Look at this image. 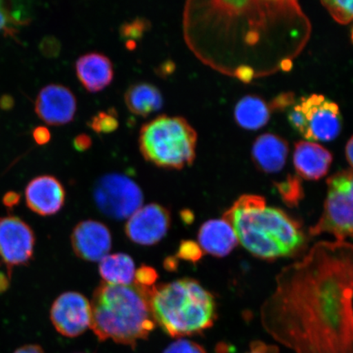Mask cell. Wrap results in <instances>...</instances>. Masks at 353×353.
I'll return each instance as SVG.
<instances>
[{
    "instance_id": "6da1fadb",
    "label": "cell",
    "mask_w": 353,
    "mask_h": 353,
    "mask_svg": "<svg viewBox=\"0 0 353 353\" xmlns=\"http://www.w3.org/2000/svg\"><path fill=\"white\" fill-rule=\"evenodd\" d=\"M260 319L295 353H353V244L320 241L282 269Z\"/></svg>"
},
{
    "instance_id": "7a4b0ae2",
    "label": "cell",
    "mask_w": 353,
    "mask_h": 353,
    "mask_svg": "<svg viewBox=\"0 0 353 353\" xmlns=\"http://www.w3.org/2000/svg\"><path fill=\"white\" fill-rule=\"evenodd\" d=\"M223 219L231 225L245 249L267 261L289 257L305 242L301 224L285 211L267 207L262 196H241L224 212Z\"/></svg>"
},
{
    "instance_id": "3957f363",
    "label": "cell",
    "mask_w": 353,
    "mask_h": 353,
    "mask_svg": "<svg viewBox=\"0 0 353 353\" xmlns=\"http://www.w3.org/2000/svg\"><path fill=\"white\" fill-rule=\"evenodd\" d=\"M152 287L104 282L96 289L90 327L100 341L112 339L134 348L148 338L157 325L150 302Z\"/></svg>"
},
{
    "instance_id": "277c9868",
    "label": "cell",
    "mask_w": 353,
    "mask_h": 353,
    "mask_svg": "<svg viewBox=\"0 0 353 353\" xmlns=\"http://www.w3.org/2000/svg\"><path fill=\"white\" fill-rule=\"evenodd\" d=\"M150 302L156 324L173 338L202 334L218 317L214 295L192 278L154 285Z\"/></svg>"
},
{
    "instance_id": "5b68a950",
    "label": "cell",
    "mask_w": 353,
    "mask_h": 353,
    "mask_svg": "<svg viewBox=\"0 0 353 353\" xmlns=\"http://www.w3.org/2000/svg\"><path fill=\"white\" fill-rule=\"evenodd\" d=\"M197 139L186 119L161 114L141 128L139 150L145 161L157 167L182 170L195 161Z\"/></svg>"
},
{
    "instance_id": "8992f818",
    "label": "cell",
    "mask_w": 353,
    "mask_h": 353,
    "mask_svg": "<svg viewBox=\"0 0 353 353\" xmlns=\"http://www.w3.org/2000/svg\"><path fill=\"white\" fill-rule=\"evenodd\" d=\"M327 195L323 211L309 235L328 233L344 241L353 238V170H344L331 175L326 181Z\"/></svg>"
},
{
    "instance_id": "52a82bcc",
    "label": "cell",
    "mask_w": 353,
    "mask_h": 353,
    "mask_svg": "<svg viewBox=\"0 0 353 353\" xmlns=\"http://www.w3.org/2000/svg\"><path fill=\"white\" fill-rule=\"evenodd\" d=\"M94 198L100 211L110 218H130L141 208L143 194L134 180L121 174H109L96 183Z\"/></svg>"
},
{
    "instance_id": "ba28073f",
    "label": "cell",
    "mask_w": 353,
    "mask_h": 353,
    "mask_svg": "<svg viewBox=\"0 0 353 353\" xmlns=\"http://www.w3.org/2000/svg\"><path fill=\"white\" fill-rule=\"evenodd\" d=\"M303 121L301 135L309 142H330L342 130V114L337 103L321 94L303 97L296 103Z\"/></svg>"
},
{
    "instance_id": "9c48e42d",
    "label": "cell",
    "mask_w": 353,
    "mask_h": 353,
    "mask_svg": "<svg viewBox=\"0 0 353 353\" xmlns=\"http://www.w3.org/2000/svg\"><path fill=\"white\" fill-rule=\"evenodd\" d=\"M35 235L32 227L17 216L0 218V259L12 274L14 267L26 266L32 261Z\"/></svg>"
},
{
    "instance_id": "30bf717a",
    "label": "cell",
    "mask_w": 353,
    "mask_h": 353,
    "mask_svg": "<svg viewBox=\"0 0 353 353\" xmlns=\"http://www.w3.org/2000/svg\"><path fill=\"white\" fill-rule=\"evenodd\" d=\"M50 319L57 332L63 336L78 337L90 327L91 303L77 292L61 294L52 303Z\"/></svg>"
},
{
    "instance_id": "8fae6325",
    "label": "cell",
    "mask_w": 353,
    "mask_h": 353,
    "mask_svg": "<svg viewBox=\"0 0 353 353\" xmlns=\"http://www.w3.org/2000/svg\"><path fill=\"white\" fill-rule=\"evenodd\" d=\"M170 225V211L161 205L150 204L131 216L125 225V233L136 244L152 245L165 237Z\"/></svg>"
},
{
    "instance_id": "7c38bea8",
    "label": "cell",
    "mask_w": 353,
    "mask_h": 353,
    "mask_svg": "<svg viewBox=\"0 0 353 353\" xmlns=\"http://www.w3.org/2000/svg\"><path fill=\"white\" fill-rule=\"evenodd\" d=\"M76 96L68 87L50 85L42 88L35 101L34 110L47 125L61 126L74 120L77 113Z\"/></svg>"
},
{
    "instance_id": "4fadbf2b",
    "label": "cell",
    "mask_w": 353,
    "mask_h": 353,
    "mask_svg": "<svg viewBox=\"0 0 353 353\" xmlns=\"http://www.w3.org/2000/svg\"><path fill=\"white\" fill-rule=\"evenodd\" d=\"M112 244L108 228L98 221H83L74 227L72 234L74 254L86 261L100 262L108 255Z\"/></svg>"
},
{
    "instance_id": "5bb4252c",
    "label": "cell",
    "mask_w": 353,
    "mask_h": 353,
    "mask_svg": "<svg viewBox=\"0 0 353 353\" xmlns=\"http://www.w3.org/2000/svg\"><path fill=\"white\" fill-rule=\"evenodd\" d=\"M26 205L34 213L52 216L63 209L65 192L60 181L51 175L38 176L26 188Z\"/></svg>"
},
{
    "instance_id": "9a60e30c",
    "label": "cell",
    "mask_w": 353,
    "mask_h": 353,
    "mask_svg": "<svg viewBox=\"0 0 353 353\" xmlns=\"http://www.w3.org/2000/svg\"><path fill=\"white\" fill-rule=\"evenodd\" d=\"M294 166L300 178L316 181L327 174L333 156L321 145L299 141L294 145Z\"/></svg>"
},
{
    "instance_id": "2e32d148",
    "label": "cell",
    "mask_w": 353,
    "mask_h": 353,
    "mask_svg": "<svg viewBox=\"0 0 353 353\" xmlns=\"http://www.w3.org/2000/svg\"><path fill=\"white\" fill-rule=\"evenodd\" d=\"M76 73L79 81L88 92H98L112 83L114 68L108 57L100 52H88L79 57Z\"/></svg>"
},
{
    "instance_id": "e0dca14e",
    "label": "cell",
    "mask_w": 353,
    "mask_h": 353,
    "mask_svg": "<svg viewBox=\"0 0 353 353\" xmlns=\"http://www.w3.org/2000/svg\"><path fill=\"white\" fill-rule=\"evenodd\" d=\"M199 245L214 257H226L238 245L237 236L226 220L211 219L201 225L198 232Z\"/></svg>"
},
{
    "instance_id": "ac0fdd59",
    "label": "cell",
    "mask_w": 353,
    "mask_h": 353,
    "mask_svg": "<svg viewBox=\"0 0 353 353\" xmlns=\"http://www.w3.org/2000/svg\"><path fill=\"white\" fill-rule=\"evenodd\" d=\"M289 153V144L280 136L264 134L254 141L252 160L260 171L275 174L283 169Z\"/></svg>"
},
{
    "instance_id": "d6986e66",
    "label": "cell",
    "mask_w": 353,
    "mask_h": 353,
    "mask_svg": "<svg viewBox=\"0 0 353 353\" xmlns=\"http://www.w3.org/2000/svg\"><path fill=\"white\" fill-rule=\"evenodd\" d=\"M125 103L136 116L147 117L163 107V96L157 86L140 82L132 85L125 92Z\"/></svg>"
},
{
    "instance_id": "ffe728a7",
    "label": "cell",
    "mask_w": 353,
    "mask_h": 353,
    "mask_svg": "<svg viewBox=\"0 0 353 353\" xmlns=\"http://www.w3.org/2000/svg\"><path fill=\"white\" fill-rule=\"evenodd\" d=\"M271 109L259 97L248 95L239 101L235 108L236 121L243 129L258 130L270 120Z\"/></svg>"
},
{
    "instance_id": "44dd1931",
    "label": "cell",
    "mask_w": 353,
    "mask_h": 353,
    "mask_svg": "<svg viewBox=\"0 0 353 353\" xmlns=\"http://www.w3.org/2000/svg\"><path fill=\"white\" fill-rule=\"evenodd\" d=\"M99 272L105 283L130 285L134 284L135 265L134 260L128 254L107 255L100 261Z\"/></svg>"
},
{
    "instance_id": "7402d4cb",
    "label": "cell",
    "mask_w": 353,
    "mask_h": 353,
    "mask_svg": "<svg viewBox=\"0 0 353 353\" xmlns=\"http://www.w3.org/2000/svg\"><path fill=\"white\" fill-rule=\"evenodd\" d=\"M30 13L20 2L0 1V32L13 35L30 21Z\"/></svg>"
},
{
    "instance_id": "603a6c76",
    "label": "cell",
    "mask_w": 353,
    "mask_h": 353,
    "mask_svg": "<svg viewBox=\"0 0 353 353\" xmlns=\"http://www.w3.org/2000/svg\"><path fill=\"white\" fill-rule=\"evenodd\" d=\"M275 187L280 194L282 201L287 206L298 207L304 197L302 179L298 175L289 174L281 182L275 183Z\"/></svg>"
},
{
    "instance_id": "cb8c5ba5",
    "label": "cell",
    "mask_w": 353,
    "mask_h": 353,
    "mask_svg": "<svg viewBox=\"0 0 353 353\" xmlns=\"http://www.w3.org/2000/svg\"><path fill=\"white\" fill-rule=\"evenodd\" d=\"M119 119L117 110L112 108L105 112H99L94 114L88 122V126L99 134H108L118 130Z\"/></svg>"
},
{
    "instance_id": "d4e9b609",
    "label": "cell",
    "mask_w": 353,
    "mask_h": 353,
    "mask_svg": "<svg viewBox=\"0 0 353 353\" xmlns=\"http://www.w3.org/2000/svg\"><path fill=\"white\" fill-rule=\"evenodd\" d=\"M335 21L342 25L350 23L353 21L352 1H321Z\"/></svg>"
},
{
    "instance_id": "484cf974",
    "label": "cell",
    "mask_w": 353,
    "mask_h": 353,
    "mask_svg": "<svg viewBox=\"0 0 353 353\" xmlns=\"http://www.w3.org/2000/svg\"><path fill=\"white\" fill-rule=\"evenodd\" d=\"M149 28L150 22L148 20L138 19L123 24L121 28V34L123 39L132 43L142 38Z\"/></svg>"
},
{
    "instance_id": "4316f807",
    "label": "cell",
    "mask_w": 353,
    "mask_h": 353,
    "mask_svg": "<svg viewBox=\"0 0 353 353\" xmlns=\"http://www.w3.org/2000/svg\"><path fill=\"white\" fill-rule=\"evenodd\" d=\"M163 353H207L205 347L188 339H179L165 348Z\"/></svg>"
},
{
    "instance_id": "83f0119b",
    "label": "cell",
    "mask_w": 353,
    "mask_h": 353,
    "mask_svg": "<svg viewBox=\"0 0 353 353\" xmlns=\"http://www.w3.org/2000/svg\"><path fill=\"white\" fill-rule=\"evenodd\" d=\"M201 246L192 241H185L180 245L178 257L187 261L196 263L202 258Z\"/></svg>"
},
{
    "instance_id": "f1b7e54d",
    "label": "cell",
    "mask_w": 353,
    "mask_h": 353,
    "mask_svg": "<svg viewBox=\"0 0 353 353\" xmlns=\"http://www.w3.org/2000/svg\"><path fill=\"white\" fill-rule=\"evenodd\" d=\"M157 278V272L154 269L142 266L135 272L134 283L144 287H152Z\"/></svg>"
},
{
    "instance_id": "f546056e",
    "label": "cell",
    "mask_w": 353,
    "mask_h": 353,
    "mask_svg": "<svg viewBox=\"0 0 353 353\" xmlns=\"http://www.w3.org/2000/svg\"><path fill=\"white\" fill-rule=\"evenodd\" d=\"M294 103V94H282L277 97L274 100L272 101L271 105H269L271 110H284L288 108L289 105Z\"/></svg>"
},
{
    "instance_id": "4dcf8cb0",
    "label": "cell",
    "mask_w": 353,
    "mask_h": 353,
    "mask_svg": "<svg viewBox=\"0 0 353 353\" xmlns=\"http://www.w3.org/2000/svg\"><path fill=\"white\" fill-rule=\"evenodd\" d=\"M92 144L91 137L86 134H79L73 140V147L79 152L88 151L92 147Z\"/></svg>"
},
{
    "instance_id": "1f68e13d",
    "label": "cell",
    "mask_w": 353,
    "mask_h": 353,
    "mask_svg": "<svg viewBox=\"0 0 353 353\" xmlns=\"http://www.w3.org/2000/svg\"><path fill=\"white\" fill-rule=\"evenodd\" d=\"M41 50L46 56H55L60 50L59 42L55 39L48 38L41 44Z\"/></svg>"
},
{
    "instance_id": "d6a6232c",
    "label": "cell",
    "mask_w": 353,
    "mask_h": 353,
    "mask_svg": "<svg viewBox=\"0 0 353 353\" xmlns=\"http://www.w3.org/2000/svg\"><path fill=\"white\" fill-rule=\"evenodd\" d=\"M33 138L39 145H46L50 142L51 139V134L50 130L44 126H39L35 128L33 131Z\"/></svg>"
},
{
    "instance_id": "836d02e7",
    "label": "cell",
    "mask_w": 353,
    "mask_h": 353,
    "mask_svg": "<svg viewBox=\"0 0 353 353\" xmlns=\"http://www.w3.org/2000/svg\"><path fill=\"white\" fill-rule=\"evenodd\" d=\"M250 352L247 353H278L279 350L276 346L268 345L261 341H253L250 343Z\"/></svg>"
},
{
    "instance_id": "e575fe53",
    "label": "cell",
    "mask_w": 353,
    "mask_h": 353,
    "mask_svg": "<svg viewBox=\"0 0 353 353\" xmlns=\"http://www.w3.org/2000/svg\"><path fill=\"white\" fill-rule=\"evenodd\" d=\"M21 195L19 193L10 191L4 194L3 197V204L7 209L12 210L19 205Z\"/></svg>"
},
{
    "instance_id": "d590c367",
    "label": "cell",
    "mask_w": 353,
    "mask_h": 353,
    "mask_svg": "<svg viewBox=\"0 0 353 353\" xmlns=\"http://www.w3.org/2000/svg\"><path fill=\"white\" fill-rule=\"evenodd\" d=\"M254 70L250 66H241L236 70V76L242 81L249 82L254 77Z\"/></svg>"
},
{
    "instance_id": "8d00e7d4",
    "label": "cell",
    "mask_w": 353,
    "mask_h": 353,
    "mask_svg": "<svg viewBox=\"0 0 353 353\" xmlns=\"http://www.w3.org/2000/svg\"><path fill=\"white\" fill-rule=\"evenodd\" d=\"M13 353H46L41 346L38 344H28L17 348Z\"/></svg>"
},
{
    "instance_id": "74e56055",
    "label": "cell",
    "mask_w": 353,
    "mask_h": 353,
    "mask_svg": "<svg viewBox=\"0 0 353 353\" xmlns=\"http://www.w3.org/2000/svg\"><path fill=\"white\" fill-rule=\"evenodd\" d=\"M11 276L0 272V294L6 293L10 287Z\"/></svg>"
},
{
    "instance_id": "f35d334b",
    "label": "cell",
    "mask_w": 353,
    "mask_h": 353,
    "mask_svg": "<svg viewBox=\"0 0 353 353\" xmlns=\"http://www.w3.org/2000/svg\"><path fill=\"white\" fill-rule=\"evenodd\" d=\"M345 154L348 164L350 165L352 170H353V136L348 140L346 145Z\"/></svg>"
},
{
    "instance_id": "ab89813d",
    "label": "cell",
    "mask_w": 353,
    "mask_h": 353,
    "mask_svg": "<svg viewBox=\"0 0 353 353\" xmlns=\"http://www.w3.org/2000/svg\"><path fill=\"white\" fill-rule=\"evenodd\" d=\"M12 105H13V100L12 98H10V97L4 96V97H3L1 100H0V105H1V108L3 109H6V110L10 109L12 107Z\"/></svg>"
},
{
    "instance_id": "60d3db41",
    "label": "cell",
    "mask_w": 353,
    "mask_h": 353,
    "mask_svg": "<svg viewBox=\"0 0 353 353\" xmlns=\"http://www.w3.org/2000/svg\"><path fill=\"white\" fill-rule=\"evenodd\" d=\"M351 39H352V42H353V28H352V30Z\"/></svg>"
}]
</instances>
